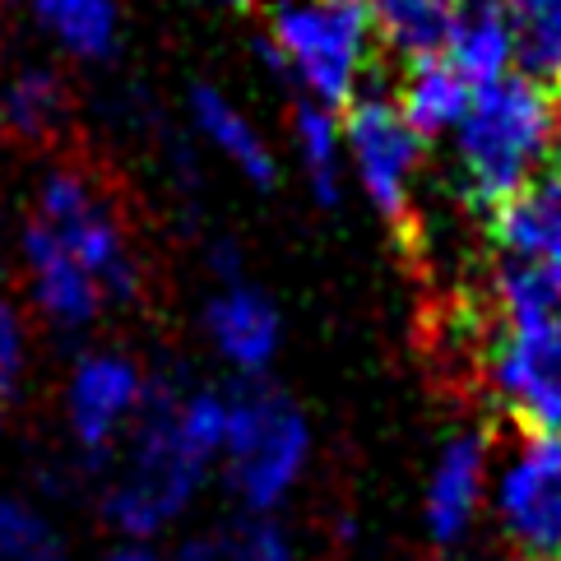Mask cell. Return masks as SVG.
Returning a JSON list of instances; mask_svg holds the SVG:
<instances>
[{
    "label": "cell",
    "instance_id": "obj_1",
    "mask_svg": "<svg viewBox=\"0 0 561 561\" xmlns=\"http://www.w3.org/2000/svg\"><path fill=\"white\" fill-rule=\"evenodd\" d=\"M557 122L561 98L519 70L473 89L465 122L455 126V172L459 195L478 218H492L534 182L543 158H552Z\"/></svg>",
    "mask_w": 561,
    "mask_h": 561
},
{
    "label": "cell",
    "instance_id": "obj_2",
    "mask_svg": "<svg viewBox=\"0 0 561 561\" xmlns=\"http://www.w3.org/2000/svg\"><path fill=\"white\" fill-rule=\"evenodd\" d=\"M176 399H182L176 380L149 376L145 404H139L135 427L126 432L130 450L116 469L112 488L103 492L107 525L130 543H149L176 515H186L209 473V459L191 446L182 423H176Z\"/></svg>",
    "mask_w": 561,
    "mask_h": 561
},
{
    "label": "cell",
    "instance_id": "obj_3",
    "mask_svg": "<svg viewBox=\"0 0 561 561\" xmlns=\"http://www.w3.org/2000/svg\"><path fill=\"white\" fill-rule=\"evenodd\" d=\"M371 14L367 5L339 0H284L270 14V37H260V56L293 79L302 98L344 112L357 98V79L371 56Z\"/></svg>",
    "mask_w": 561,
    "mask_h": 561
},
{
    "label": "cell",
    "instance_id": "obj_4",
    "mask_svg": "<svg viewBox=\"0 0 561 561\" xmlns=\"http://www.w3.org/2000/svg\"><path fill=\"white\" fill-rule=\"evenodd\" d=\"M311 459V427L302 409L265 376H242L228 390V446L224 469L247 515H265L284 501Z\"/></svg>",
    "mask_w": 561,
    "mask_h": 561
},
{
    "label": "cell",
    "instance_id": "obj_5",
    "mask_svg": "<svg viewBox=\"0 0 561 561\" xmlns=\"http://www.w3.org/2000/svg\"><path fill=\"white\" fill-rule=\"evenodd\" d=\"M37 224H47L56 237L66 242V251L93 274V284L103 288L107 302H135L139 297V260L130 251V237L122 228L116 209L103 199L84 172L75 168H56L43 191H37Z\"/></svg>",
    "mask_w": 561,
    "mask_h": 561
},
{
    "label": "cell",
    "instance_id": "obj_6",
    "mask_svg": "<svg viewBox=\"0 0 561 561\" xmlns=\"http://www.w3.org/2000/svg\"><path fill=\"white\" fill-rule=\"evenodd\" d=\"M344 153L357 172V186L367 191L371 209L390 228L413 224V176L423 163V145L404 112L386 93H357L344 107Z\"/></svg>",
    "mask_w": 561,
    "mask_h": 561
},
{
    "label": "cell",
    "instance_id": "obj_7",
    "mask_svg": "<svg viewBox=\"0 0 561 561\" xmlns=\"http://www.w3.org/2000/svg\"><path fill=\"white\" fill-rule=\"evenodd\" d=\"M483 380L525 432L561 436V325H501L483 353Z\"/></svg>",
    "mask_w": 561,
    "mask_h": 561
},
{
    "label": "cell",
    "instance_id": "obj_8",
    "mask_svg": "<svg viewBox=\"0 0 561 561\" xmlns=\"http://www.w3.org/2000/svg\"><path fill=\"white\" fill-rule=\"evenodd\" d=\"M496 525L525 561H561V436H525L496 473Z\"/></svg>",
    "mask_w": 561,
    "mask_h": 561
},
{
    "label": "cell",
    "instance_id": "obj_9",
    "mask_svg": "<svg viewBox=\"0 0 561 561\" xmlns=\"http://www.w3.org/2000/svg\"><path fill=\"white\" fill-rule=\"evenodd\" d=\"M149 376L126 353H84L66 386V423L89 465H107L116 436H126L145 404Z\"/></svg>",
    "mask_w": 561,
    "mask_h": 561
},
{
    "label": "cell",
    "instance_id": "obj_10",
    "mask_svg": "<svg viewBox=\"0 0 561 561\" xmlns=\"http://www.w3.org/2000/svg\"><path fill=\"white\" fill-rule=\"evenodd\" d=\"M19 251H24V270H28V288H33V307L43 311L51 325L61 330H89L98 316H103V288L93 284V274L79 265L66 251V242L56 237L47 224H33L19 237Z\"/></svg>",
    "mask_w": 561,
    "mask_h": 561
},
{
    "label": "cell",
    "instance_id": "obj_11",
    "mask_svg": "<svg viewBox=\"0 0 561 561\" xmlns=\"http://www.w3.org/2000/svg\"><path fill=\"white\" fill-rule=\"evenodd\" d=\"M492 446L483 432H455L440 446L427 478V534L436 548H455L473 529L478 506L488 496Z\"/></svg>",
    "mask_w": 561,
    "mask_h": 561
},
{
    "label": "cell",
    "instance_id": "obj_12",
    "mask_svg": "<svg viewBox=\"0 0 561 561\" xmlns=\"http://www.w3.org/2000/svg\"><path fill=\"white\" fill-rule=\"evenodd\" d=\"M205 330L214 339L218 357L232 363L242 376H265V367L278 353V339H284L278 307L260 288H247L242 278H237V284H224L209 297Z\"/></svg>",
    "mask_w": 561,
    "mask_h": 561
},
{
    "label": "cell",
    "instance_id": "obj_13",
    "mask_svg": "<svg viewBox=\"0 0 561 561\" xmlns=\"http://www.w3.org/2000/svg\"><path fill=\"white\" fill-rule=\"evenodd\" d=\"M440 56L469 79V89L515 75V33L506 0H455V24Z\"/></svg>",
    "mask_w": 561,
    "mask_h": 561
},
{
    "label": "cell",
    "instance_id": "obj_14",
    "mask_svg": "<svg viewBox=\"0 0 561 561\" xmlns=\"http://www.w3.org/2000/svg\"><path fill=\"white\" fill-rule=\"evenodd\" d=\"M488 232L506 260H561V172H543L511 195L492 218Z\"/></svg>",
    "mask_w": 561,
    "mask_h": 561
},
{
    "label": "cell",
    "instance_id": "obj_15",
    "mask_svg": "<svg viewBox=\"0 0 561 561\" xmlns=\"http://www.w3.org/2000/svg\"><path fill=\"white\" fill-rule=\"evenodd\" d=\"M191 122L195 130L209 139V145L228 158V163L247 176L251 186L270 191L278 182V163H274V149L260 139V130L247 122V112L232 103L224 89L214 84H195L191 89Z\"/></svg>",
    "mask_w": 561,
    "mask_h": 561
},
{
    "label": "cell",
    "instance_id": "obj_16",
    "mask_svg": "<svg viewBox=\"0 0 561 561\" xmlns=\"http://www.w3.org/2000/svg\"><path fill=\"white\" fill-rule=\"evenodd\" d=\"M469 98H473L469 79L459 75L446 56H427V61L404 66L394 107L404 112V122L423 139H436L446 130L455 135V126L465 122V112H469Z\"/></svg>",
    "mask_w": 561,
    "mask_h": 561
},
{
    "label": "cell",
    "instance_id": "obj_17",
    "mask_svg": "<svg viewBox=\"0 0 561 561\" xmlns=\"http://www.w3.org/2000/svg\"><path fill=\"white\" fill-rule=\"evenodd\" d=\"M367 14L376 43L390 47L404 66H413L446 51L455 0H367Z\"/></svg>",
    "mask_w": 561,
    "mask_h": 561
},
{
    "label": "cell",
    "instance_id": "obj_18",
    "mask_svg": "<svg viewBox=\"0 0 561 561\" xmlns=\"http://www.w3.org/2000/svg\"><path fill=\"white\" fill-rule=\"evenodd\" d=\"M492 307L501 325H561V260H501Z\"/></svg>",
    "mask_w": 561,
    "mask_h": 561
},
{
    "label": "cell",
    "instance_id": "obj_19",
    "mask_svg": "<svg viewBox=\"0 0 561 561\" xmlns=\"http://www.w3.org/2000/svg\"><path fill=\"white\" fill-rule=\"evenodd\" d=\"M33 14L56 37V47L79 61H107L122 37L116 0H33Z\"/></svg>",
    "mask_w": 561,
    "mask_h": 561
},
{
    "label": "cell",
    "instance_id": "obj_20",
    "mask_svg": "<svg viewBox=\"0 0 561 561\" xmlns=\"http://www.w3.org/2000/svg\"><path fill=\"white\" fill-rule=\"evenodd\" d=\"M293 145H297V158H302L311 195L325 209H334L339 195H344L339 191V182H344V126H339V116L302 98L293 107Z\"/></svg>",
    "mask_w": 561,
    "mask_h": 561
},
{
    "label": "cell",
    "instance_id": "obj_21",
    "mask_svg": "<svg viewBox=\"0 0 561 561\" xmlns=\"http://www.w3.org/2000/svg\"><path fill=\"white\" fill-rule=\"evenodd\" d=\"M61 122H66V84L47 66H24L0 93V126L14 139H24V145L47 139Z\"/></svg>",
    "mask_w": 561,
    "mask_h": 561
},
{
    "label": "cell",
    "instance_id": "obj_22",
    "mask_svg": "<svg viewBox=\"0 0 561 561\" xmlns=\"http://www.w3.org/2000/svg\"><path fill=\"white\" fill-rule=\"evenodd\" d=\"M515 70L561 98V0H506Z\"/></svg>",
    "mask_w": 561,
    "mask_h": 561
},
{
    "label": "cell",
    "instance_id": "obj_23",
    "mask_svg": "<svg viewBox=\"0 0 561 561\" xmlns=\"http://www.w3.org/2000/svg\"><path fill=\"white\" fill-rule=\"evenodd\" d=\"M176 561H297L288 534L265 515H242L195 534Z\"/></svg>",
    "mask_w": 561,
    "mask_h": 561
},
{
    "label": "cell",
    "instance_id": "obj_24",
    "mask_svg": "<svg viewBox=\"0 0 561 561\" xmlns=\"http://www.w3.org/2000/svg\"><path fill=\"white\" fill-rule=\"evenodd\" d=\"M0 561H70L66 538L28 501L0 492Z\"/></svg>",
    "mask_w": 561,
    "mask_h": 561
},
{
    "label": "cell",
    "instance_id": "obj_25",
    "mask_svg": "<svg viewBox=\"0 0 561 561\" xmlns=\"http://www.w3.org/2000/svg\"><path fill=\"white\" fill-rule=\"evenodd\" d=\"M24 363H28V330H24V316L14 311V302H5V297H0V404H10V399L19 394Z\"/></svg>",
    "mask_w": 561,
    "mask_h": 561
},
{
    "label": "cell",
    "instance_id": "obj_26",
    "mask_svg": "<svg viewBox=\"0 0 561 561\" xmlns=\"http://www.w3.org/2000/svg\"><path fill=\"white\" fill-rule=\"evenodd\" d=\"M98 561H163V557H158L149 543H130V538H126V543L122 548H112V552H103V557H98Z\"/></svg>",
    "mask_w": 561,
    "mask_h": 561
},
{
    "label": "cell",
    "instance_id": "obj_27",
    "mask_svg": "<svg viewBox=\"0 0 561 561\" xmlns=\"http://www.w3.org/2000/svg\"><path fill=\"white\" fill-rule=\"evenodd\" d=\"M552 158H557V172H561V122H557V139H552Z\"/></svg>",
    "mask_w": 561,
    "mask_h": 561
},
{
    "label": "cell",
    "instance_id": "obj_28",
    "mask_svg": "<svg viewBox=\"0 0 561 561\" xmlns=\"http://www.w3.org/2000/svg\"><path fill=\"white\" fill-rule=\"evenodd\" d=\"M224 5H232V10H247V5H251V0H224Z\"/></svg>",
    "mask_w": 561,
    "mask_h": 561
},
{
    "label": "cell",
    "instance_id": "obj_29",
    "mask_svg": "<svg viewBox=\"0 0 561 561\" xmlns=\"http://www.w3.org/2000/svg\"><path fill=\"white\" fill-rule=\"evenodd\" d=\"M339 5H367V0H339Z\"/></svg>",
    "mask_w": 561,
    "mask_h": 561
}]
</instances>
